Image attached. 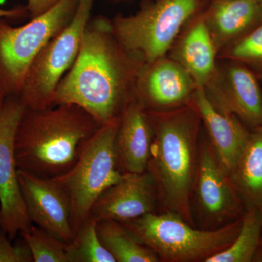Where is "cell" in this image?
<instances>
[{
  "mask_svg": "<svg viewBox=\"0 0 262 262\" xmlns=\"http://www.w3.org/2000/svg\"><path fill=\"white\" fill-rule=\"evenodd\" d=\"M141 68L119 42L112 21L91 18L78 56L57 86L53 106H80L103 125L120 117L134 97Z\"/></svg>",
  "mask_w": 262,
  "mask_h": 262,
  "instance_id": "obj_1",
  "label": "cell"
},
{
  "mask_svg": "<svg viewBox=\"0 0 262 262\" xmlns=\"http://www.w3.org/2000/svg\"><path fill=\"white\" fill-rule=\"evenodd\" d=\"M146 113L154 134L146 171L158 189V212L176 213L194 226L189 200L199 158L201 118L192 103Z\"/></svg>",
  "mask_w": 262,
  "mask_h": 262,
  "instance_id": "obj_2",
  "label": "cell"
},
{
  "mask_svg": "<svg viewBox=\"0 0 262 262\" xmlns=\"http://www.w3.org/2000/svg\"><path fill=\"white\" fill-rule=\"evenodd\" d=\"M101 124L80 106L26 108L15 139L18 170L55 178L74 165Z\"/></svg>",
  "mask_w": 262,
  "mask_h": 262,
  "instance_id": "obj_3",
  "label": "cell"
},
{
  "mask_svg": "<svg viewBox=\"0 0 262 262\" xmlns=\"http://www.w3.org/2000/svg\"><path fill=\"white\" fill-rule=\"evenodd\" d=\"M120 223L163 262H206L229 247L241 227L239 220L215 230H203L168 212L146 213Z\"/></svg>",
  "mask_w": 262,
  "mask_h": 262,
  "instance_id": "obj_4",
  "label": "cell"
},
{
  "mask_svg": "<svg viewBox=\"0 0 262 262\" xmlns=\"http://www.w3.org/2000/svg\"><path fill=\"white\" fill-rule=\"evenodd\" d=\"M120 117L103 124L89 139L75 165L55 177L68 196L75 235L103 191L124 174L117 163L115 138Z\"/></svg>",
  "mask_w": 262,
  "mask_h": 262,
  "instance_id": "obj_5",
  "label": "cell"
},
{
  "mask_svg": "<svg viewBox=\"0 0 262 262\" xmlns=\"http://www.w3.org/2000/svg\"><path fill=\"white\" fill-rule=\"evenodd\" d=\"M79 0H59L28 23L13 27L0 18V86L7 96H18L38 55L70 21Z\"/></svg>",
  "mask_w": 262,
  "mask_h": 262,
  "instance_id": "obj_6",
  "label": "cell"
},
{
  "mask_svg": "<svg viewBox=\"0 0 262 262\" xmlns=\"http://www.w3.org/2000/svg\"><path fill=\"white\" fill-rule=\"evenodd\" d=\"M201 0H156L112 24L122 47L143 67L163 58Z\"/></svg>",
  "mask_w": 262,
  "mask_h": 262,
  "instance_id": "obj_7",
  "label": "cell"
},
{
  "mask_svg": "<svg viewBox=\"0 0 262 262\" xmlns=\"http://www.w3.org/2000/svg\"><path fill=\"white\" fill-rule=\"evenodd\" d=\"M95 0H79L70 21L33 62L18 96L27 110L53 105L57 86L78 56Z\"/></svg>",
  "mask_w": 262,
  "mask_h": 262,
  "instance_id": "obj_8",
  "label": "cell"
},
{
  "mask_svg": "<svg viewBox=\"0 0 262 262\" xmlns=\"http://www.w3.org/2000/svg\"><path fill=\"white\" fill-rule=\"evenodd\" d=\"M189 208L194 227L203 230L225 227L241 220L246 212L204 130H201L200 136L199 158Z\"/></svg>",
  "mask_w": 262,
  "mask_h": 262,
  "instance_id": "obj_9",
  "label": "cell"
},
{
  "mask_svg": "<svg viewBox=\"0 0 262 262\" xmlns=\"http://www.w3.org/2000/svg\"><path fill=\"white\" fill-rule=\"evenodd\" d=\"M26 108L18 96H7L0 108V229L13 241L33 225L18 179L15 139Z\"/></svg>",
  "mask_w": 262,
  "mask_h": 262,
  "instance_id": "obj_10",
  "label": "cell"
},
{
  "mask_svg": "<svg viewBox=\"0 0 262 262\" xmlns=\"http://www.w3.org/2000/svg\"><path fill=\"white\" fill-rule=\"evenodd\" d=\"M196 88L178 62L163 58L141 69L134 98L146 112L170 111L192 103Z\"/></svg>",
  "mask_w": 262,
  "mask_h": 262,
  "instance_id": "obj_11",
  "label": "cell"
},
{
  "mask_svg": "<svg viewBox=\"0 0 262 262\" xmlns=\"http://www.w3.org/2000/svg\"><path fill=\"white\" fill-rule=\"evenodd\" d=\"M19 184L33 224L66 244L75 237L68 196L53 178L18 170Z\"/></svg>",
  "mask_w": 262,
  "mask_h": 262,
  "instance_id": "obj_12",
  "label": "cell"
},
{
  "mask_svg": "<svg viewBox=\"0 0 262 262\" xmlns=\"http://www.w3.org/2000/svg\"><path fill=\"white\" fill-rule=\"evenodd\" d=\"M222 111L232 114L251 128L262 126V94L253 74L245 67L218 68L204 88Z\"/></svg>",
  "mask_w": 262,
  "mask_h": 262,
  "instance_id": "obj_13",
  "label": "cell"
},
{
  "mask_svg": "<svg viewBox=\"0 0 262 262\" xmlns=\"http://www.w3.org/2000/svg\"><path fill=\"white\" fill-rule=\"evenodd\" d=\"M158 189L149 172L125 173L118 182L101 193L93 205L89 216L96 221L122 222L146 213L158 212Z\"/></svg>",
  "mask_w": 262,
  "mask_h": 262,
  "instance_id": "obj_14",
  "label": "cell"
},
{
  "mask_svg": "<svg viewBox=\"0 0 262 262\" xmlns=\"http://www.w3.org/2000/svg\"><path fill=\"white\" fill-rule=\"evenodd\" d=\"M192 103L219 161L229 175L244 149L249 131L234 115L217 107L204 88H196Z\"/></svg>",
  "mask_w": 262,
  "mask_h": 262,
  "instance_id": "obj_15",
  "label": "cell"
},
{
  "mask_svg": "<svg viewBox=\"0 0 262 262\" xmlns=\"http://www.w3.org/2000/svg\"><path fill=\"white\" fill-rule=\"evenodd\" d=\"M153 136L147 113L133 98L120 115L115 138L117 163L122 173L146 171Z\"/></svg>",
  "mask_w": 262,
  "mask_h": 262,
  "instance_id": "obj_16",
  "label": "cell"
},
{
  "mask_svg": "<svg viewBox=\"0 0 262 262\" xmlns=\"http://www.w3.org/2000/svg\"><path fill=\"white\" fill-rule=\"evenodd\" d=\"M261 14L258 0H215L203 18L219 51L258 21Z\"/></svg>",
  "mask_w": 262,
  "mask_h": 262,
  "instance_id": "obj_17",
  "label": "cell"
},
{
  "mask_svg": "<svg viewBox=\"0 0 262 262\" xmlns=\"http://www.w3.org/2000/svg\"><path fill=\"white\" fill-rule=\"evenodd\" d=\"M217 49L204 18L196 20L182 37L173 60L185 69L198 87L205 88L216 70Z\"/></svg>",
  "mask_w": 262,
  "mask_h": 262,
  "instance_id": "obj_18",
  "label": "cell"
},
{
  "mask_svg": "<svg viewBox=\"0 0 262 262\" xmlns=\"http://www.w3.org/2000/svg\"><path fill=\"white\" fill-rule=\"evenodd\" d=\"M229 177L246 211L262 209V126L250 132Z\"/></svg>",
  "mask_w": 262,
  "mask_h": 262,
  "instance_id": "obj_19",
  "label": "cell"
},
{
  "mask_svg": "<svg viewBox=\"0 0 262 262\" xmlns=\"http://www.w3.org/2000/svg\"><path fill=\"white\" fill-rule=\"evenodd\" d=\"M98 237L116 262H160L156 253L141 244L120 222L98 221Z\"/></svg>",
  "mask_w": 262,
  "mask_h": 262,
  "instance_id": "obj_20",
  "label": "cell"
},
{
  "mask_svg": "<svg viewBox=\"0 0 262 262\" xmlns=\"http://www.w3.org/2000/svg\"><path fill=\"white\" fill-rule=\"evenodd\" d=\"M262 209L246 211L241 227L232 244L206 262H252L261 239Z\"/></svg>",
  "mask_w": 262,
  "mask_h": 262,
  "instance_id": "obj_21",
  "label": "cell"
},
{
  "mask_svg": "<svg viewBox=\"0 0 262 262\" xmlns=\"http://www.w3.org/2000/svg\"><path fill=\"white\" fill-rule=\"evenodd\" d=\"M96 225L97 221L89 215L67 245L69 262H116L101 244Z\"/></svg>",
  "mask_w": 262,
  "mask_h": 262,
  "instance_id": "obj_22",
  "label": "cell"
},
{
  "mask_svg": "<svg viewBox=\"0 0 262 262\" xmlns=\"http://www.w3.org/2000/svg\"><path fill=\"white\" fill-rule=\"evenodd\" d=\"M34 262H69L66 243L34 224L20 233Z\"/></svg>",
  "mask_w": 262,
  "mask_h": 262,
  "instance_id": "obj_23",
  "label": "cell"
},
{
  "mask_svg": "<svg viewBox=\"0 0 262 262\" xmlns=\"http://www.w3.org/2000/svg\"><path fill=\"white\" fill-rule=\"evenodd\" d=\"M228 56L244 61H262V24L234 44Z\"/></svg>",
  "mask_w": 262,
  "mask_h": 262,
  "instance_id": "obj_24",
  "label": "cell"
},
{
  "mask_svg": "<svg viewBox=\"0 0 262 262\" xmlns=\"http://www.w3.org/2000/svg\"><path fill=\"white\" fill-rule=\"evenodd\" d=\"M32 261V254L24 239L20 244L13 245L7 234L0 229V262Z\"/></svg>",
  "mask_w": 262,
  "mask_h": 262,
  "instance_id": "obj_25",
  "label": "cell"
},
{
  "mask_svg": "<svg viewBox=\"0 0 262 262\" xmlns=\"http://www.w3.org/2000/svg\"><path fill=\"white\" fill-rule=\"evenodd\" d=\"M59 0H27V8L31 18H35L47 11Z\"/></svg>",
  "mask_w": 262,
  "mask_h": 262,
  "instance_id": "obj_26",
  "label": "cell"
},
{
  "mask_svg": "<svg viewBox=\"0 0 262 262\" xmlns=\"http://www.w3.org/2000/svg\"><path fill=\"white\" fill-rule=\"evenodd\" d=\"M28 13L26 8H17L13 9L0 8V18H20Z\"/></svg>",
  "mask_w": 262,
  "mask_h": 262,
  "instance_id": "obj_27",
  "label": "cell"
},
{
  "mask_svg": "<svg viewBox=\"0 0 262 262\" xmlns=\"http://www.w3.org/2000/svg\"><path fill=\"white\" fill-rule=\"evenodd\" d=\"M252 262H262V238L253 255Z\"/></svg>",
  "mask_w": 262,
  "mask_h": 262,
  "instance_id": "obj_28",
  "label": "cell"
},
{
  "mask_svg": "<svg viewBox=\"0 0 262 262\" xmlns=\"http://www.w3.org/2000/svg\"><path fill=\"white\" fill-rule=\"evenodd\" d=\"M5 97H6V95H5L4 91H3L1 86H0V108L2 107V105H3Z\"/></svg>",
  "mask_w": 262,
  "mask_h": 262,
  "instance_id": "obj_29",
  "label": "cell"
},
{
  "mask_svg": "<svg viewBox=\"0 0 262 262\" xmlns=\"http://www.w3.org/2000/svg\"><path fill=\"white\" fill-rule=\"evenodd\" d=\"M258 2L260 3V4L262 5V0H258Z\"/></svg>",
  "mask_w": 262,
  "mask_h": 262,
  "instance_id": "obj_30",
  "label": "cell"
},
{
  "mask_svg": "<svg viewBox=\"0 0 262 262\" xmlns=\"http://www.w3.org/2000/svg\"><path fill=\"white\" fill-rule=\"evenodd\" d=\"M261 238H262V232H261Z\"/></svg>",
  "mask_w": 262,
  "mask_h": 262,
  "instance_id": "obj_31",
  "label": "cell"
}]
</instances>
